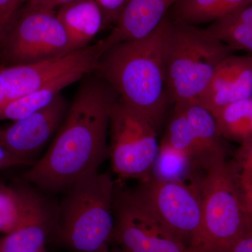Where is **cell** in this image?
<instances>
[{
    "mask_svg": "<svg viewBox=\"0 0 252 252\" xmlns=\"http://www.w3.org/2000/svg\"><path fill=\"white\" fill-rule=\"evenodd\" d=\"M88 76L46 154L24 174L44 191L67 190L109 157V116L119 96L97 74Z\"/></svg>",
    "mask_w": 252,
    "mask_h": 252,
    "instance_id": "1",
    "label": "cell"
},
{
    "mask_svg": "<svg viewBox=\"0 0 252 252\" xmlns=\"http://www.w3.org/2000/svg\"><path fill=\"white\" fill-rule=\"evenodd\" d=\"M169 22L167 14L148 36L112 46L101 56L95 71L122 100L147 118L157 131L170 104L163 61Z\"/></svg>",
    "mask_w": 252,
    "mask_h": 252,
    "instance_id": "2",
    "label": "cell"
},
{
    "mask_svg": "<svg viewBox=\"0 0 252 252\" xmlns=\"http://www.w3.org/2000/svg\"><path fill=\"white\" fill-rule=\"evenodd\" d=\"M235 52L206 30L170 18L164 41L163 61L170 104L197 102L220 63Z\"/></svg>",
    "mask_w": 252,
    "mask_h": 252,
    "instance_id": "3",
    "label": "cell"
},
{
    "mask_svg": "<svg viewBox=\"0 0 252 252\" xmlns=\"http://www.w3.org/2000/svg\"><path fill=\"white\" fill-rule=\"evenodd\" d=\"M115 182L107 173L92 172L67 190L55 234L76 252L109 250L115 230Z\"/></svg>",
    "mask_w": 252,
    "mask_h": 252,
    "instance_id": "4",
    "label": "cell"
},
{
    "mask_svg": "<svg viewBox=\"0 0 252 252\" xmlns=\"http://www.w3.org/2000/svg\"><path fill=\"white\" fill-rule=\"evenodd\" d=\"M202 198L200 232L190 252H227L252 230V220L233 180L225 158L204 171L198 181Z\"/></svg>",
    "mask_w": 252,
    "mask_h": 252,
    "instance_id": "5",
    "label": "cell"
},
{
    "mask_svg": "<svg viewBox=\"0 0 252 252\" xmlns=\"http://www.w3.org/2000/svg\"><path fill=\"white\" fill-rule=\"evenodd\" d=\"M155 127L144 116L119 97L109 116V157L121 179L143 182L153 172L159 153Z\"/></svg>",
    "mask_w": 252,
    "mask_h": 252,
    "instance_id": "6",
    "label": "cell"
},
{
    "mask_svg": "<svg viewBox=\"0 0 252 252\" xmlns=\"http://www.w3.org/2000/svg\"><path fill=\"white\" fill-rule=\"evenodd\" d=\"M130 193L164 228L190 248L201 226L198 181L167 182L152 175Z\"/></svg>",
    "mask_w": 252,
    "mask_h": 252,
    "instance_id": "7",
    "label": "cell"
},
{
    "mask_svg": "<svg viewBox=\"0 0 252 252\" xmlns=\"http://www.w3.org/2000/svg\"><path fill=\"white\" fill-rule=\"evenodd\" d=\"M4 39L3 56L12 65L39 62L72 51L56 11L26 9Z\"/></svg>",
    "mask_w": 252,
    "mask_h": 252,
    "instance_id": "8",
    "label": "cell"
},
{
    "mask_svg": "<svg viewBox=\"0 0 252 252\" xmlns=\"http://www.w3.org/2000/svg\"><path fill=\"white\" fill-rule=\"evenodd\" d=\"M114 240L122 252H190L129 192L116 186Z\"/></svg>",
    "mask_w": 252,
    "mask_h": 252,
    "instance_id": "9",
    "label": "cell"
},
{
    "mask_svg": "<svg viewBox=\"0 0 252 252\" xmlns=\"http://www.w3.org/2000/svg\"><path fill=\"white\" fill-rule=\"evenodd\" d=\"M104 53L102 40L67 54L26 64L0 69L8 102L34 92L63 74L78 69L95 72Z\"/></svg>",
    "mask_w": 252,
    "mask_h": 252,
    "instance_id": "10",
    "label": "cell"
},
{
    "mask_svg": "<svg viewBox=\"0 0 252 252\" xmlns=\"http://www.w3.org/2000/svg\"><path fill=\"white\" fill-rule=\"evenodd\" d=\"M69 107L61 93L44 108L0 129V144L14 155L34 161L32 157L58 132Z\"/></svg>",
    "mask_w": 252,
    "mask_h": 252,
    "instance_id": "11",
    "label": "cell"
},
{
    "mask_svg": "<svg viewBox=\"0 0 252 252\" xmlns=\"http://www.w3.org/2000/svg\"><path fill=\"white\" fill-rule=\"evenodd\" d=\"M252 97V54L225 58L197 102L212 114L237 101Z\"/></svg>",
    "mask_w": 252,
    "mask_h": 252,
    "instance_id": "12",
    "label": "cell"
},
{
    "mask_svg": "<svg viewBox=\"0 0 252 252\" xmlns=\"http://www.w3.org/2000/svg\"><path fill=\"white\" fill-rule=\"evenodd\" d=\"M178 0H127L110 34L102 39L104 52L124 41L137 40L155 31Z\"/></svg>",
    "mask_w": 252,
    "mask_h": 252,
    "instance_id": "13",
    "label": "cell"
},
{
    "mask_svg": "<svg viewBox=\"0 0 252 252\" xmlns=\"http://www.w3.org/2000/svg\"><path fill=\"white\" fill-rule=\"evenodd\" d=\"M59 212L40 193L22 225L0 240V252H36L55 233Z\"/></svg>",
    "mask_w": 252,
    "mask_h": 252,
    "instance_id": "14",
    "label": "cell"
},
{
    "mask_svg": "<svg viewBox=\"0 0 252 252\" xmlns=\"http://www.w3.org/2000/svg\"><path fill=\"white\" fill-rule=\"evenodd\" d=\"M69 39L71 51L80 49L104 27L103 15L95 0H74L56 13Z\"/></svg>",
    "mask_w": 252,
    "mask_h": 252,
    "instance_id": "15",
    "label": "cell"
},
{
    "mask_svg": "<svg viewBox=\"0 0 252 252\" xmlns=\"http://www.w3.org/2000/svg\"><path fill=\"white\" fill-rule=\"evenodd\" d=\"M174 105L182 109L193 130L198 149L200 168L204 172L219 159L225 158L223 138L212 113L195 102Z\"/></svg>",
    "mask_w": 252,
    "mask_h": 252,
    "instance_id": "16",
    "label": "cell"
},
{
    "mask_svg": "<svg viewBox=\"0 0 252 252\" xmlns=\"http://www.w3.org/2000/svg\"><path fill=\"white\" fill-rule=\"evenodd\" d=\"M88 69H78L63 74L34 92L9 101L0 107V119L21 120L51 103L61 91L92 73Z\"/></svg>",
    "mask_w": 252,
    "mask_h": 252,
    "instance_id": "17",
    "label": "cell"
},
{
    "mask_svg": "<svg viewBox=\"0 0 252 252\" xmlns=\"http://www.w3.org/2000/svg\"><path fill=\"white\" fill-rule=\"evenodd\" d=\"M252 4V0H178L168 11L170 19L198 26L214 23Z\"/></svg>",
    "mask_w": 252,
    "mask_h": 252,
    "instance_id": "18",
    "label": "cell"
},
{
    "mask_svg": "<svg viewBox=\"0 0 252 252\" xmlns=\"http://www.w3.org/2000/svg\"><path fill=\"white\" fill-rule=\"evenodd\" d=\"M39 193L32 189L0 185V233H11L27 218Z\"/></svg>",
    "mask_w": 252,
    "mask_h": 252,
    "instance_id": "19",
    "label": "cell"
},
{
    "mask_svg": "<svg viewBox=\"0 0 252 252\" xmlns=\"http://www.w3.org/2000/svg\"><path fill=\"white\" fill-rule=\"evenodd\" d=\"M212 114L223 139L240 143L252 140V97L228 104Z\"/></svg>",
    "mask_w": 252,
    "mask_h": 252,
    "instance_id": "20",
    "label": "cell"
},
{
    "mask_svg": "<svg viewBox=\"0 0 252 252\" xmlns=\"http://www.w3.org/2000/svg\"><path fill=\"white\" fill-rule=\"evenodd\" d=\"M174 106L173 115L160 145L185 156L196 170L200 168V163L198 147L193 130L182 109Z\"/></svg>",
    "mask_w": 252,
    "mask_h": 252,
    "instance_id": "21",
    "label": "cell"
},
{
    "mask_svg": "<svg viewBox=\"0 0 252 252\" xmlns=\"http://www.w3.org/2000/svg\"><path fill=\"white\" fill-rule=\"evenodd\" d=\"M227 162L230 175L250 214L252 207V140L240 143L231 161Z\"/></svg>",
    "mask_w": 252,
    "mask_h": 252,
    "instance_id": "22",
    "label": "cell"
},
{
    "mask_svg": "<svg viewBox=\"0 0 252 252\" xmlns=\"http://www.w3.org/2000/svg\"><path fill=\"white\" fill-rule=\"evenodd\" d=\"M189 159L172 149L160 145L152 175L167 182H183L193 170Z\"/></svg>",
    "mask_w": 252,
    "mask_h": 252,
    "instance_id": "23",
    "label": "cell"
},
{
    "mask_svg": "<svg viewBox=\"0 0 252 252\" xmlns=\"http://www.w3.org/2000/svg\"><path fill=\"white\" fill-rule=\"evenodd\" d=\"M205 30L210 35L235 51H245L252 54V26L226 24L217 21L212 23Z\"/></svg>",
    "mask_w": 252,
    "mask_h": 252,
    "instance_id": "24",
    "label": "cell"
},
{
    "mask_svg": "<svg viewBox=\"0 0 252 252\" xmlns=\"http://www.w3.org/2000/svg\"><path fill=\"white\" fill-rule=\"evenodd\" d=\"M103 15L104 27L117 23L121 11L127 0H95Z\"/></svg>",
    "mask_w": 252,
    "mask_h": 252,
    "instance_id": "25",
    "label": "cell"
},
{
    "mask_svg": "<svg viewBox=\"0 0 252 252\" xmlns=\"http://www.w3.org/2000/svg\"><path fill=\"white\" fill-rule=\"evenodd\" d=\"M17 11L14 0H0V42L9 32Z\"/></svg>",
    "mask_w": 252,
    "mask_h": 252,
    "instance_id": "26",
    "label": "cell"
},
{
    "mask_svg": "<svg viewBox=\"0 0 252 252\" xmlns=\"http://www.w3.org/2000/svg\"><path fill=\"white\" fill-rule=\"evenodd\" d=\"M34 161L22 158L10 152L0 144V170L19 165H34Z\"/></svg>",
    "mask_w": 252,
    "mask_h": 252,
    "instance_id": "27",
    "label": "cell"
},
{
    "mask_svg": "<svg viewBox=\"0 0 252 252\" xmlns=\"http://www.w3.org/2000/svg\"><path fill=\"white\" fill-rule=\"evenodd\" d=\"M226 24H242L252 26V4L245 6L236 12L219 20Z\"/></svg>",
    "mask_w": 252,
    "mask_h": 252,
    "instance_id": "28",
    "label": "cell"
},
{
    "mask_svg": "<svg viewBox=\"0 0 252 252\" xmlns=\"http://www.w3.org/2000/svg\"><path fill=\"white\" fill-rule=\"evenodd\" d=\"M73 1H74V0H41L35 4L27 5L26 9L56 11L55 9L56 8H59L62 5Z\"/></svg>",
    "mask_w": 252,
    "mask_h": 252,
    "instance_id": "29",
    "label": "cell"
},
{
    "mask_svg": "<svg viewBox=\"0 0 252 252\" xmlns=\"http://www.w3.org/2000/svg\"><path fill=\"white\" fill-rule=\"evenodd\" d=\"M227 252H252V230L239 238Z\"/></svg>",
    "mask_w": 252,
    "mask_h": 252,
    "instance_id": "30",
    "label": "cell"
},
{
    "mask_svg": "<svg viewBox=\"0 0 252 252\" xmlns=\"http://www.w3.org/2000/svg\"><path fill=\"white\" fill-rule=\"evenodd\" d=\"M8 99L6 97V93H5L4 86L1 82V78H0V107L4 106L5 104L7 103Z\"/></svg>",
    "mask_w": 252,
    "mask_h": 252,
    "instance_id": "31",
    "label": "cell"
},
{
    "mask_svg": "<svg viewBox=\"0 0 252 252\" xmlns=\"http://www.w3.org/2000/svg\"><path fill=\"white\" fill-rule=\"evenodd\" d=\"M14 2L16 9L18 10L21 7V5L28 2V0H14Z\"/></svg>",
    "mask_w": 252,
    "mask_h": 252,
    "instance_id": "32",
    "label": "cell"
},
{
    "mask_svg": "<svg viewBox=\"0 0 252 252\" xmlns=\"http://www.w3.org/2000/svg\"><path fill=\"white\" fill-rule=\"evenodd\" d=\"M103 252H122V251H121V250H119V248L116 249V250H110L109 249V250H107V251Z\"/></svg>",
    "mask_w": 252,
    "mask_h": 252,
    "instance_id": "33",
    "label": "cell"
},
{
    "mask_svg": "<svg viewBox=\"0 0 252 252\" xmlns=\"http://www.w3.org/2000/svg\"><path fill=\"white\" fill-rule=\"evenodd\" d=\"M36 252H46L45 248L41 249V250H39V251Z\"/></svg>",
    "mask_w": 252,
    "mask_h": 252,
    "instance_id": "34",
    "label": "cell"
},
{
    "mask_svg": "<svg viewBox=\"0 0 252 252\" xmlns=\"http://www.w3.org/2000/svg\"><path fill=\"white\" fill-rule=\"evenodd\" d=\"M250 215H251L252 220V207L251 209V211H250Z\"/></svg>",
    "mask_w": 252,
    "mask_h": 252,
    "instance_id": "35",
    "label": "cell"
}]
</instances>
